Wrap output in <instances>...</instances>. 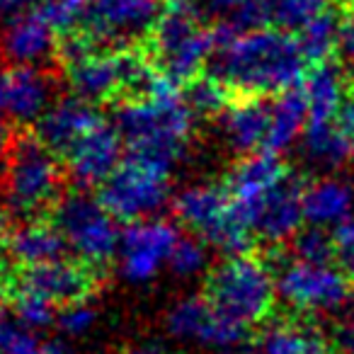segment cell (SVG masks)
<instances>
[{"label": "cell", "mask_w": 354, "mask_h": 354, "mask_svg": "<svg viewBox=\"0 0 354 354\" xmlns=\"http://www.w3.org/2000/svg\"><path fill=\"white\" fill-rule=\"evenodd\" d=\"M306 56L296 35L277 27L241 32L231 22L214 27V75L252 97L281 95L304 83Z\"/></svg>", "instance_id": "6da1fadb"}, {"label": "cell", "mask_w": 354, "mask_h": 354, "mask_svg": "<svg viewBox=\"0 0 354 354\" xmlns=\"http://www.w3.org/2000/svg\"><path fill=\"white\" fill-rule=\"evenodd\" d=\"M129 156L170 170L187 156L194 133V112L165 75H156L146 93L129 97L114 114Z\"/></svg>", "instance_id": "7a4b0ae2"}, {"label": "cell", "mask_w": 354, "mask_h": 354, "mask_svg": "<svg viewBox=\"0 0 354 354\" xmlns=\"http://www.w3.org/2000/svg\"><path fill=\"white\" fill-rule=\"evenodd\" d=\"M61 59H64L66 80L73 95L88 102H104L119 95L146 93L156 80V73L146 59L129 49L100 46L90 41L83 32H75L64 39Z\"/></svg>", "instance_id": "3957f363"}, {"label": "cell", "mask_w": 354, "mask_h": 354, "mask_svg": "<svg viewBox=\"0 0 354 354\" xmlns=\"http://www.w3.org/2000/svg\"><path fill=\"white\" fill-rule=\"evenodd\" d=\"M151 49L160 75L175 85L192 83L214 56V30L204 25L199 0H162L151 32Z\"/></svg>", "instance_id": "277c9868"}, {"label": "cell", "mask_w": 354, "mask_h": 354, "mask_svg": "<svg viewBox=\"0 0 354 354\" xmlns=\"http://www.w3.org/2000/svg\"><path fill=\"white\" fill-rule=\"evenodd\" d=\"M64 187V167L51 148L37 136H17L6 160L3 197L8 212L37 218L56 207Z\"/></svg>", "instance_id": "5b68a950"}, {"label": "cell", "mask_w": 354, "mask_h": 354, "mask_svg": "<svg viewBox=\"0 0 354 354\" xmlns=\"http://www.w3.org/2000/svg\"><path fill=\"white\" fill-rule=\"evenodd\" d=\"M204 296L223 315L250 328L262 323L274 308L277 277L265 262L248 252L228 255L212 270Z\"/></svg>", "instance_id": "8992f818"}, {"label": "cell", "mask_w": 354, "mask_h": 354, "mask_svg": "<svg viewBox=\"0 0 354 354\" xmlns=\"http://www.w3.org/2000/svg\"><path fill=\"white\" fill-rule=\"evenodd\" d=\"M172 209L177 221L209 248H218L226 255H245L250 248L252 231L228 189L192 185L177 194Z\"/></svg>", "instance_id": "52a82bcc"}, {"label": "cell", "mask_w": 354, "mask_h": 354, "mask_svg": "<svg viewBox=\"0 0 354 354\" xmlns=\"http://www.w3.org/2000/svg\"><path fill=\"white\" fill-rule=\"evenodd\" d=\"M54 226L59 228L66 248L83 265L102 267L117 257L122 231L117 216L85 189L71 192L54 207Z\"/></svg>", "instance_id": "ba28073f"}, {"label": "cell", "mask_w": 354, "mask_h": 354, "mask_svg": "<svg viewBox=\"0 0 354 354\" xmlns=\"http://www.w3.org/2000/svg\"><path fill=\"white\" fill-rule=\"evenodd\" d=\"M100 199L122 221L153 218L170 199V170L129 156L102 185Z\"/></svg>", "instance_id": "9c48e42d"}, {"label": "cell", "mask_w": 354, "mask_h": 354, "mask_svg": "<svg viewBox=\"0 0 354 354\" xmlns=\"http://www.w3.org/2000/svg\"><path fill=\"white\" fill-rule=\"evenodd\" d=\"M277 296L299 313H333L352 296L349 279L333 265L289 260L277 270Z\"/></svg>", "instance_id": "30bf717a"}, {"label": "cell", "mask_w": 354, "mask_h": 354, "mask_svg": "<svg viewBox=\"0 0 354 354\" xmlns=\"http://www.w3.org/2000/svg\"><path fill=\"white\" fill-rule=\"evenodd\" d=\"M177 241H180V233L162 218L153 216L131 221L122 231L117 257H114L119 277L129 284H148L151 279H156L162 267H167Z\"/></svg>", "instance_id": "8fae6325"}, {"label": "cell", "mask_w": 354, "mask_h": 354, "mask_svg": "<svg viewBox=\"0 0 354 354\" xmlns=\"http://www.w3.org/2000/svg\"><path fill=\"white\" fill-rule=\"evenodd\" d=\"M165 328L175 339L218 352L238 349L248 337L245 325L223 315L207 296H185L175 301L165 315Z\"/></svg>", "instance_id": "7c38bea8"}, {"label": "cell", "mask_w": 354, "mask_h": 354, "mask_svg": "<svg viewBox=\"0 0 354 354\" xmlns=\"http://www.w3.org/2000/svg\"><path fill=\"white\" fill-rule=\"evenodd\" d=\"M162 12V0H93L88 22L80 32L100 46L124 49L151 35Z\"/></svg>", "instance_id": "4fadbf2b"}, {"label": "cell", "mask_w": 354, "mask_h": 354, "mask_svg": "<svg viewBox=\"0 0 354 354\" xmlns=\"http://www.w3.org/2000/svg\"><path fill=\"white\" fill-rule=\"evenodd\" d=\"M124 138L114 124L100 122L66 153V172L80 189L102 187L124 162Z\"/></svg>", "instance_id": "5bb4252c"}, {"label": "cell", "mask_w": 354, "mask_h": 354, "mask_svg": "<svg viewBox=\"0 0 354 354\" xmlns=\"http://www.w3.org/2000/svg\"><path fill=\"white\" fill-rule=\"evenodd\" d=\"M304 183L296 175H286L272 192H267L245 216L252 236H260L267 243L291 241L306 221L304 214Z\"/></svg>", "instance_id": "9a60e30c"}, {"label": "cell", "mask_w": 354, "mask_h": 354, "mask_svg": "<svg viewBox=\"0 0 354 354\" xmlns=\"http://www.w3.org/2000/svg\"><path fill=\"white\" fill-rule=\"evenodd\" d=\"M54 104V83L37 66L0 68V117L10 124H37Z\"/></svg>", "instance_id": "2e32d148"}, {"label": "cell", "mask_w": 354, "mask_h": 354, "mask_svg": "<svg viewBox=\"0 0 354 354\" xmlns=\"http://www.w3.org/2000/svg\"><path fill=\"white\" fill-rule=\"evenodd\" d=\"M95 286L93 270L80 260H51L37 267H25L17 277L15 289L35 291L54 306H68L83 301Z\"/></svg>", "instance_id": "e0dca14e"}, {"label": "cell", "mask_w": 354, "mask_h": 354, "mask_svg": "<svg viewBox=\"0 0 354 354\" xmlns=\"http://www.w3.org/2000/svg\"><path fill=\"white\" fill-rule=\"evenodd\" d=\"M100 122V112L93 102L71 95V97L54 100L44 117L37 122V138L56 156H66L85 133H90Z\"/></svg>", "instance_id": "ac0fdd59"}, {"label": "cell", "mask_w": 354, "mask_h": 354, "mask_svg": "<svg viewBox=\"0 0 354 354\" xmlns=\"http://www.w3.org/2000/svg\"><path fill=\"white\" fill-rule=\"evenodd\" d=\"M221 136L228 148L241 156L265 151L272 122V102L267 97L243 95L221 114Z\"/></svg>", "instance_id": "d6986e66"}, {"label": "cell", "mask_w": 354, "mask_h": 354, "mask_svg": "<svg viewBox=\"0 0 354 354\" xmlns=\"http://www.w3.org/2000/svg\"><path fill=\"white\" fill-rule=\"evenodd\" d=\"M286 175H289V170H286V165L281 162L279 153L257 151V153H250V156H243L241 160L233 165V170L228 172L226 189L231 192L233 202L238 204L241 214H245L248 209L255 207L267 192H272Z\"/></svg>", "instance_id": "ffe728a7"}, {"label": "cell", "mask_w": 354, "mask_h": 354, "mask_svg": "<svg viewBox=\"0 0 354 354\" xmlns=\"http://www.w3.org/2000/svg\"><path fill=\"white\" fill-rule=\"evenodd\" d=\"M56 37L59 32L49 25L39 10L27 12L22 17H15L6 25V32L0 37V51L8 61L17 66H37L54 56Z\"/></svg>", "instance_id": "44dd1931"}, {"label": "cell", "mask_w": 354, "mask_h": 354, "mask_svg": "<svg viewBox=\"0 0 354 354\" xmlns=\"http://www.w3.org/2000/svg\"><path fill=\"white\" fill-rule=\"evenodd\" d=\"M354 187L344 177H320L304 189V214L310 226H339L352 216Z\"/></svg>", "instance_id": "7402d4cb"}, {"label": "cell", "mask_w": 354, "mask_h": 354, "mask_svg": "<svg viewBox=\"0 0 354 354\" xmlns=\"http://www.w3.org/2000/svg\"><path fill=\"white\" fill-rule=\"evenodd\" d=\"M301 93L308 107V122H337L354 90L335 66L320 64L304 78Z\"/></svg>", "instance_id": "603a6c76"}, {"label": "cell", "mask_w": 354, "mask_h": 354, "mask_svg": "<svg viewBox=\"0 0 354 354\" xmlns=\"http://www.w3.org/2000/svg\"><path fill=\"white\" fill-rule=\"evenodd\" d=\"M64 248L66 243L54 221L46 223L39 218H27L17 228H12L10 243H8V252L22 270L59 260L64 255Z\"/></svg>", "instance_id": "cb8c5ba5"}, {"label": "cell", "mask_w": 354, "mask_h": 354, "mask_svg": "<svg viewBox=\"0 0 354 354\" xmlns=\"http://www.w3.org/2000/svg\"><path fill=\"white\" fill-rule=\"evenodd\" d=\"M255 354H339L315 325L284 320L260 335Z\"/></svg>", "instance_id": "d4e9b609"}, {"label": "cell", "mask_w": 354, "mask_h": 354, "mask_svg": "<svg viewBox=\"0 0 354 354\" xmlns=\"http://www.w3.org/2000/svg\"><path fill=\"white\" fill-rule=\"evenodd\" d=\"M308 127V107L301 90H286L272 102V122L270 136H267L265 151L284 153L304 136Z\"/></svg>", "instance_id": "484cf974"}, {"label": "cell", "mask_w": 354, "mask_h": 354, "mask_svg": "<svg viewBox=\"0 0 354 354\" xmlns=\"http://www.w3.org/2000/svg\"><path fill=\"white\" fill-rule=\"evenodd\" d=\"M301 151L315 167H339L354 153L347 131L339 122H308L301 136Z\"/></svg>", "instance_id": "4316f807"}, {"label": "cell", "mask_w": 354, "mask_h": 354, "mask_svg": "<svg viewBox=\"0 0 354 354\" xmlns=\"http://www.w3.org/2000/svg\"><path fill=\"white\" fill-rule=\"evenodd\" d=\"M296 39H299L301 51H304L308 64H328L335 51L339 49V17H335L330 10H325L310 25H306L296 35Z\"/></svg>", "instance_id": "83f0119b"}, {"label": "cell", "mask_w": 354, "mask_h": 354, "mask_svg": "<svg viewBox=\"0 0 354 354\" xmlns=\"http://www.w3.org/2000/svg\"><path fill=\"white\" fill-rule=\"evenodd\" d=\"M328 10V0H270V25L299 35L306 25Z\"/></svg>", "instance_id": "f1b7e54d"}, {"label": "cell", "mask_w": 354, "mask_h": 354, "mask_svg": "<svg viewBox=\"0 0 354 354\" xmlns=\"http://www.w3.org/2000/svg\"><path fill=\"white\" fill-rule=\"evenodd\" d=\"M189 109L194 117H221L223 109L228 107V85L218 80L216 75H199L192 83H187L185 90Z\"/></svg>", "instance_id": "f546056e"}, {"label": "cell", "mask_w": 354, "mask_h": 354, "mask_svg": "<svg viewBox=\"0 0 354 354\" xmlns=\"http://www.w3.org/2000/svg\"><path fill=\"white\" fill-rule=\"evenodd\" d=\"M0 354H68V349L59 342H39L17 320L0 318Z\"/></svg>", "instance_id": "4dcf8cb0"}, {"label": "cell", "mask_w": 354, "mask_h": 354, "mask_svg": "<svg viewBox=\"0 0 354 354\" xmlns=\"http://www.w3.org/2000/svg\"><path fill=\"white\" fill-rule=\"evenodd\" d=\"M59 306H54L51 301H46L44 296L35 294V291L15 289L12 291V313L15 320L27 330H44L49 325L56 323L59 318Z\"/></svg>", "instance_id": "1f68e13d"}, {"label": "cell", "mask_w": 354, "mask_h": 354, "mask_svg": "<svg viewBox=\"0 0 354 354\" xmlns=\"http://www.w3.org/2000/svg\"><path fill=\"white\" fill-rule=\"evenodd\" d=\"M90 8H93V0H44L39 12L59 35L68 37L85 27Z\"/></svg>", "instance_id": "d6a6232c"}, {"label": "cell", "mask_w": 354, "mask_h": 354, "mask_svg": "<svg viewBox=\"0 0 354 354\" xmlns=\"http://www.w3.org/2000/svg\"><path fill=\"white\" fill-rule=\"evenodd\" d=\"M209 265V245L197 236H180V241L175 243L172 248V255H170V267L177 277H183V279H189V277H197L207 270Z\"/></svg>", "instance_id": "836d02e7"}, {"label": "cell", "mask_w": 354, "mask_h": 354, "mask_svg": "<svg viewBox=\"0 0 354 354\" xmlns=\"http://www.w3.org/2000/svg\"><path fill=\"white\" fill-rule=\"evenodd\" d=\"M291 250H294L296 260L330 265V260H335L333 233H328L325 228H318V226L301 228V231L291 238Z\"/></svg>", "instance_id": "e575fe53"}, {"label": "cell", "mask_w": 354, "mask_h": 354, "mask_svg": "<svg viewBox=\"0 0 354 354\" xmlns=\"http://www.w3.org/2000/svg\"><path fill=\"white\" fill-rule=\"evenodd\" d=\"M95 323H97V308L90 304V299L61 306L59 318H56L59 330L68 337H83L85 333L95 328Z\"/></svg>", "instance_id": "d590c367"}, {"label": "cell", "mask_w": 354, "mask_h": 354, "mask_svg": "<svg viewBox=\"0 0 354 354\" xmlns=\"http://www.w3.org/2000/svg\"><path fill=\"white\" fill-rule=\"evenodd\" d=\"M333 245L337 270L349 281H354V216H349L347 221L333 228Z\"/></svg>", "instance_id": "8d00e7d4"}, {"label": "cell", "mask_w": 354, "mask_h": 354, "mask_svg": "<svg viewBox=\"0 0 354 354\" xmlns=\"http://www.w3.org/2000/svg\"><path fill=\"white\" fill-rule=\"evenodd\" d=\"M335 347L339 354H354V291L347 301V310L339 320L337 333H335Z\"/></svg>", "instance_id": "74e56055"}, {"label": "cell", "mask_w": 354, "mask_h": 354, "mask_svg": "<svg viewBox=\"0 0 354 354\" xmlns=\"http://www.w3.org/2000/svg\"><path fill=\"white\" fill-rule=\"evenodd\" d=\"M339 51L354 61V0H342L339 17Z\"/></svg>", "instance_id": "f35d334b"}, {"label": "cell", "mask_w": 354, "mask_h": 354, "mask_svg": "<svg viewBox=\"0 0 354 354\" xmlns=\"http://www.w3.org/2000/svg\"><path fill=\"white\" fill-rule=\"evenodd\" d=\"M44 0H0V17L3 20H15V17H22L27 12L39 10V6Z\"/></svg>", "instance_id": "ab89813d"}, {"label": "cell", "mask_w": 354, "mask_h": 354, "mask_svg": "<svg viewBox=\"0 0 354 354\" xmlns=\"http://www.w3.org/2000/svg\"><path fill=\"white\" fill-rule=\"evenodd\" d=\"M337 122H339V127H342L344 131H347L349 141H352V148H354V93L349 95L347 104H344L342 112H339Z\"/></svg>", "instance_id": "60d3db41"}, {"label": "cell", "mask_w": 354, "mask_h": 354, "mask_svg": "<svg viewBox=\"0 0 354 354\" xmlns=\"http://www.w3.org/2000/svg\"><path fill=\"white\" fill-rule=\"evenodd\" d=\"M12 131H10V122H6V119L0 117V165H6L8 156H10L12 151Z\"/></svg>", "instance_id": "b9f144b4"}, {"label": "cell", "mask_w": 354, "mask_h": 354, "mask_svg": "<svg viewBox=\"0 0 354 354\" xmlns=\"http://www.w3.org/2000/svg\"><path fill=\"white\" fill-rule=\"evenodd\" d=\"M202 6H207L214 12H233L243 0H199Z\"/></svg>", "instance_id": "7bdbcfd3"}, {"label": "cell", "mask_w": 354, "mask_h": 354, "mask_svg": "<svg viewBox=\"0 0 354 354\" xmlns=\"http://www.w3.org/2000/svg\"><path fill=\"white\" fill-rule=\"evenodd\" d=\"M10 221H8L6 209L0 207V255L8 250V243H10Z\"/></svg>", "instance_id": "ee69618b"}, {"label": "cell", "mask_w": 354, "mask_h": 354, "mask_svg": "<svg viewBox=\"0 0 354 354\" xmlns=\"http://www.w3.org/2000/svg\"><path fill=\"white\" fill-rule=\"evenodd\" d=\"M127 354H160V352L153 349V347H138V349H131V352H127Z\"/></svg>", "instance_id": "f6af8a7d"}, {"label": "cell", "mask_w": 354, "mask_h": 354, "mask_svg": "<svg viewBox=\"0 0 354 354\" xmlns=\"http://www.w3.org/2000/svg\"><path fill=\"white\" fill-rule=\"evenodd\" d=\"M221 354H241L238 349H228V352H221Z\"/></svg>", "instance_id": "bcb514c9"}]
</instances>
